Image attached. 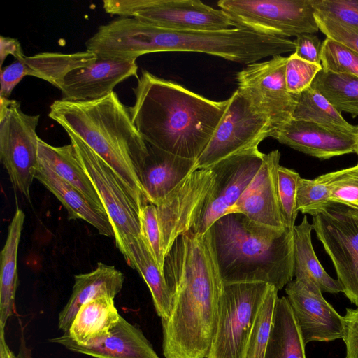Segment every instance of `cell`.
I'll list each match as a JSON object with an SVG mask.
<instances>
[{"instance_id": "6da1fadb", "label": "cell", "mask_w": 358, "mask_h": 358, "mask_svg": "<svg viewBox=\"0 0 358 358\" xmlns=\"http://www.w3.org/2000/svg\"><path fill=\"white\" fill-rule=\"evenodd\" d=\"M163 272L172 299L169 316L161 319L164 357L206 358L224 288L209 231L180 236Z\"/></svg>"}, {"instance_id": "7a4b0ae2", "label": "cell", "mask_w": 358, "mask_h": 358, "mask_svg": "<svg viewBox=\"0 0 358 358\" xmlns=\"http://www.w3.org/2000/svg\"><path fill=\"white\" fill-rule=\"evenodd\" d=\"M131 120L146 143L197 159L219 125L230 99L213 101L143 70L133 88Z\"/></svg>"}, {"instance_id": "3957f363", "label": "cell", "mask_w": 358, "mask_h": 358, "mask_svg": "<svg viewBox=\"0 0 358 358\" xmlns=\"http://www.w3.org/2000/svg\"><path fill=\"white\" fill-rule=\"evenodd\" d=\"M105 40L111 57L133 61L152 52H193L248 65L295 50L294 41L289 38L259 34L243 27L216 31H178L127 17L108 24Z\"/></svg>"}, {"instance_id": "277c9868", "label": "cell", "mask_w": 358, "mask_h": 358, "mask_svg": "<svg viewBox=\"0 0 358 358\" xmlns=\"http://www.w3.org/2000/svg\"><path fill=\"white\" fill-rule=\"evenodd\" d=\"M48 116L66 132L83 140L115 171L139 210L149 203L139 173L148 155L147 143L134 124L129 108L114 91L95 100L54 101Z\"/></svg>"}, {"instance_id": "5b68a950", "label": "cell", "mask_w": 358, "mask_h": 358, "mask_svg": "<svg viewBox=\"0 0 358 358\" xmlns=\"http://www.w3.org/2000/svg\"><path fill=\"white\" fill-rule=\"evenodd\" d=\"M208 231L224 284L264 282L280 290L292 280L293 229L263 227L231 213Z\"/></svg>"}, {"instance_id": "8992f818", "label": "cell", "mask_w": 358, "mask_h": 358, "mask_svg": "<svg viewBox=\"0 0 358 358\" xmlns=\"http://www.w3.org/2000/svg\"><path fill=\"white\" fill-rule=\"evenodd\" d=\"M66 134L104 206L116 247L127 262L132 246L140 238L139 209L111 167L79 137Z\"/></svg>"}, {"instance_id": "52a82bcc", "label": "cell", "mask_w": 358, "mask_h": 358, "mask_svg": "<svg viewBox=\"0 0 358 358\" xmlns=\"http://www.w3.org/2000/svg\"><path fill=\"white\" fill-rule=\"evenodd\" d=\"M103 8L110 15L166 29L216 31L235 27L225 12L199 0H104Z\"/></svg>"}, {"instance_id": "ba28073f", "label": "cell", "mask_w": 358, "mask_h": 358, "mask_svg": "<svg viewBox=\"0 0 358 358\" xmlns=\"http://www.w3.org/2000/svg\"><path fill=\"white\" fill-rule=\"evenodd\" d=\"M270 286L264 282L224 284L206 358H245L250 331Z\"/></svg>"}, {"instance_id": "9c48e42d", "label": "cell", "mask_w": 358, "mask_h": 358, "mask_svg": "<svg viewBox=\"0 0 358 358\" xmlns=\"http://www.w3.org/2000/svg\"><path fill=\"white\" fill-rule=\"evenodd\" d=\"M40 115L24 113L17 100L0 98V159L13 188L30 201L38 166Z\"/></svg>"}, {"instance_id": "30bf717a", "label": "cell", "mask_w": 358, "mask_h": 358, "mask_svg": "<svg viewBox=\"0 0 358 358\" xmlns=\"http://www.w3.org/2000/svg\"><path fill=\"white\" fill-rule=\"evenodd\" d=\"M235 27L287 37L319 31L313 0H220Z\"/></svg>"}, {"instance_id": "8fae6325", "label": "cell", "mask_w": 358, "mask_h": 358, "mask_svg": "<svg viewBox=\"0 0 358 358\" xmlns=\"http://www.w3.org/2000/svg\"><path fill=\"white\" fill-rule=\"evenodd\" d=\"M312 224L343 292L358 307V210L331 202L313 216Z\"/></svg>"}, {"instance_id": "7c38bea8", "label": "cell", "mask_w": 358, "mask_h": 358, "mask_svg": "<svg viewBox=\"0 0 358 358\" xmlns=\"http://www.w3.org/2000/svg\"><path fill=\"white\" fill-rule=\"evenodd\" d=\"M208 144L196 162V169H208L220 160L252 148L275 133L269 118L259 112L238 89Z\"/></svg>"}, {"instance_id": "4fadbf2b", "label": "cell", "mask_w": 358, "mask_h": 358, "mask_svg": "<svg viewBox=\"0 0 358 358\" xmlns=\"http://www.w3.org/2000/svg\"><path fill=\"white\" fill-rule=\"evenodd\" d=\"M264 155L258 147L252 148L230 155L209 168L213 174V185L192 231L204 234L229 213L255 178Z\"/></svg>"}, {"instance_id": "5bb4252c", "label": "cell", "mask_w": 358, "mask_h": 358, "mask_svg": "<svg viewBox=\"0 0 358 358\" xmlns=\"http://www.w3.org/2000/svg\"><path fill=\"white\" fill-rule=\"evenodd\" d=\"M287 57L276 55L247 65L236 78L238 89L259 112L269 118L275 132L292 120L295 106L294 95L287 89Z\"/></svg>"}, {"instance_id": "9a60e30c", "label": "cell", "mask_w": 358, "mask_h": 358, "mask_svg": "<svg viewBox=\"0 0 358 358\" xmlns=\"http://www.w3.org/2000/svg\"><path fill=\"white\" fill-rule=\"evenodd\" d=\"M208 169L189 174L156 206L157 218L165 255L175 241L197 223L213 185Z\"/></svg>"}, {"instance_id": "2e32d148", "label": "cell", "mask_w": 358, "mask_h": 358, "mask_svg": "<svg viewBox=\"0 0 358 358\" xmlns=\"http://www.w3.org/2000/svg\"><path fill=\"white\" fill-rule=\"evenodd\" d=\"M285 292L305 345L343 338V317L317 287L295 279L286 285Z\"/></svg>"}, {"instance_id": "e0dca14e", "label": "cell", "mask_w": 358, "mask_h": 358, "mask_svg": "<svg viewBox=\"0 0 358 358\" xmlns=\"http://www.w3.org/2000/svg\"><path fill=\"white\" fill-rule=\"evenodd\" d=\"M137 71L136 61L97 56L90 64L65 76L59 88L62 99L83 101L103 98L121 82L137 77Z\"/></svg>"}, {"instance_id": "ac0fdd59", "label": "cell", "mask_w": 358, "mask_h": 358, "mask_svg": "<svg viewBox=\"0 0 358 358\" xmlns=\"http://www.w3.org/2000/svg\"><path fill=\"white\" fill-rule=\"evenodd\" d=\"M280 159L278 150L265 154L255 178L228 213L243 214L251 222L263 227L275 229L286 228L278 193Z\"/></svg>"}, {"instance_id": "d6986e66", "label": "cell", "mask_w": 358, "mask_h": 358, "mask_svg": "<svg viewBox=\"0 0 358 358\" xmlns=\"http://www.w3.org/2000/svg\"><path fill=\"white\" fill-rule=\"evenodd\" d=\"M272 137L282 144L320 159L356 152V134L334 130L303 120L292 119Z\"/></svg>"}, {"instance_id": "ffe728a7", "label": "cell", "mask_w": 358, "mask_h": 358, "mask_svg": "<svg viewBox=\"0 0 358 358\" xmlns=\"http://www.w3.org/2000/svg\"><path fill=\"white\" fill-rule=\"evenodd\" d=\"M50 341L94 358H159L143 331L122 316L108 336L92 344H79L66 334Z\"/></svg>"}, {"instance_id": "44dd1931", "label": "cell", "mask_w": 358, "mask_h": 358, "mask_svg": "<svg viewBox=\"0 0 358 358\" xmlns=\"http://www.w3.org/2000/svg\"><path fill=\"white\" fill-rule=\"evenodd\" d=\"M148 155L139 179L149 203L158 206L189 174L196 171V159L182 157L147 143Z\"/></svg>"}, {"instance_id": "7402d4cb", "label": "cell", "mask_w": 358, "mask_h": 358, "mask_svg": "<svg viewBox=\"0 0 358 358\" xmlns=\"http://www.w3.org/2000/svg\"><path fill=\"white\" fill-rule=\"evenodd\" d=\"M124 279L120 271L101 262L91 272L76 275L71 294L59 314V329L63 334L67 333L76 313L85 303L101 296L114 299L121 291Z\"/></svg>"}, {"instance_id": "603a6c76", "label": "cell", "mask_w": 358, "mask_h": 358, "mask_svg": "<svg viewBox=\"0 0 358 358\" xmlns=\"http://www.w3.org/2000/svg\"><path fill=\"white\" fill-rule=\"evenodd\" d=\"M34 177L62 203L67 210L69 220H83L100 234L115 238L108 215L97 210L78 189L39 161Z\"/></svg>"}, {"instance_id": "cb8c5ba5", "label": "cell", "mask_w": 358, "mask_h": 358, "mask_svg": "<svg viewBox=\"0 0 358 358\" xmlns=\"http://www.w3.org/2000/svg\"><path fill=\"white\" fill-rule=\"evenodd\" d=\"M38 161L78 189L97 210L107 215L101 199L71 143L54 146L39 138Z\"/></svg>"}, {"instance_id": "d4e9b609", "label": "cell", "mask_w": 358, "mask_h": 358, "mask_svg": "<svg viewBox=\"0 0 358 358\" xmlns=\"http://www.w3.org/2000/svg\"><path fill=\"white\" fill-rule=\"evenodd\" d=\"M313 225L306 215L301 222L295 225L294 233V275L296 280L317 287L322 292H343L338 280L332 278L322 267L314 251L311 232Z\"/></svg>"}, {"instance_id": "484cf974", "label": "cell", "mask_w": 358, "mask_h": 358, "mask_svg": "<svg viewBox=\"0 0 358 358\" xmlns=\"http://www.w3.org/2000/svg\"><path fill=\"white\" fill-rule=\"evenodd\" d=\"M120 317L113 298L99 297L81 306L66 334L79 344L90 345L108 336Z\"/></svg>"}, {"instance_id": "4316f807", "label": "cell", "mask_w": 358, "mask_h": 358, "mask_svg": "<svg viewBox=\"0 0 358 358\" xmlns=\"http://www.w3.org/2000/svg\"><path fill=\"white\" fill-rule=\"evenodd\" d=\"M24 217L23 211L17 208L9 224L6 241L1 252L0 330H5L7 321L15 310L17 251Z\"/></svg>"}, {"instance_id": "83f0119b", "label": "cell", "mask_w": 358, "mask_h": 358, "mask_svg": "<svg viewBox=\"0 0 358 358\" xmlns=\"http://www.w3.org/2000/svg\"><path fill=\"white\" fill-rule=\"evenodd\" d=\"M305 345L287 298L278 297L264 358H306Z\"/></svg>"}, {"instance_id": "f1b7e54d", "label": "cell", "mask_w": 358, "mask_h": 358, "mask_svg": "<svg viewBox=\"0 0 358 358\" xmlns=\"http://www.w3.org/2000/svg\"><path fill=\"white\" fill-rule=\"evenodd\" d=\"M97 58L87 50L74 53L41 52L22 59L27 76L50 83L59 90L63 79L70 71L82 68Z\"/></svg>"}, {"instance_id": "f546056e", "label": "cell", "mask_w": 358, "mask_h": 358, "mask_svg": "<svg viewBox=\"0 0 358 358\" xmlns=\"http://www.w3.org/2000/svg\"><path fill=\"white\" fill-rule=\"evenodd\" d=\"M127 263L138 272L148 285L157 315L161 319L167 317L171 308V294L164 272L159 268L141 238L132 246Z\"/></svg>"}, {"instance_id": "4dcf8cb0", "label": "cell", "mask_w": 358, "mask_h": 358, "mask_svg": "<svg viewBox=\"0 0 358 358\" xmlns=\"http://www.w3.org/2000/svg\"><path fill=\"white\" fill-rule=\"evenodd\" d=\"M292 119L315 123L329 129L357 134V126L348 122L340 112L311 87L294 95Z\"/></svg>"}, {"instance_id": "1f68e13d", "label": "cell", "mask_w": 358, "mask_h": 358, "mask_svg": "<svg viewBox=\"0 0 358 358\" xmlns=\"http://www.w3.org/2000/svg\"><path fill=\"white\" fill-rule=\"evenodd\" d=\"M311 87L321 94L338 112L358 116V78L322 69Z\"/></svg>"}, {"instance_id": "d6a6232c", "label": "cell", "mask_w": 358, "mask_h": 358, "mask_svg": "<svg viewBox=\"0 0 358 358\" xmlns=\"http://www.w3.org/2000/svg\"><path fill=\"white\" fill-rule=\"evenodd\" d=\"M278 289L271 285L250 331L245 358H264L274 315Z\"/></svg>"}, {"instance_id": "836d02e7", "label": "cell", "mask_w": 358, "mask_h": 358, "mask_svg": "<svg viewBox=\"0 0 358 358\" xmlns=\"http://www.w3.org/2000/svg\"><path fill=\"white\" fill-rule=\"evenodd\" d=\"M320 176L328 187L331 202L358 210V164Z\"/></svg>"}, {"instance_id": "e575fe53", "label": "cell", "mask_w": 358, "mask_h": 358, "mask_svg": "<svg viewBox=\"0 0 358 358\" xmlns=\"http://www.w3.org/2000/svg\"><path fill=\"white\" fill-rule=\"evenodd\" d=\"M320 60L324 70L358 78V53L336 41L329 38L324 39Z\"/></svg>"}, {"instance_id": "d590c367", "label": "cell", "mask_w": 358, "mask_h": 358, "mask_svg": "<svg viewBox=\"0 0 358 358\" xmlns=\"http://www.w3.org/2000/svg\"><path fill=\"white\" fill-rule=\"evenodd\" d=\"M301 176L293 169L282 166L278 170V193L285 227L293 229L299 211L296 208V192Z\"/></svg>"}, {"instance_id": "8d00e7d4", "label": "cell", "mask_w": 358, "mask_h": 358, "mask_svg": "<svg viewBox=\"0 0 358 358\" xmlns=\"http://www.w3.org/2000/svg\"><path fill=\"white\" fill-rule=\"evenodd\" d=\"M331 203L328 187L320 176L313 180L300 178L296 192L299 212L313 216Z\"/></svg>"}, {"instance_id": "74e56055", "label": "cell", "mask_w": 358, "mask_h": 358, "mask_svg": "<svg viewBox=\"0 0 358 358\" xmlns=\"http://www.w3.org/2000/svg\"><path fill=\"white\" fill-rule=\"evenodd\" d=\"M138 217L140 238L159 268L163 271L166 255L162 243L156 206L151 203L143 206L139 210Z\"/></svg>"}, {"instance_id": "f35d334b", "label": "cell", "mask_w": 358, "mask_h": 358, "mask_svg": "<svg viewBox=\"0 0 358 358\" xmlns=\"http://www.w3.org/2000/svg\"><path fill=\"white\" fill-rule=\"evenodd\" d=\"M322 69L321 64L305 61L292 53L287 57L285 70L288 92L296 95L311 87L314 78Z\"/></svg>"}, {"instance_id": "ab89813d", "label": "cell", "mask_w": 358, "mask_h": 358, "mask_svg": "<svg viewBox=\"0 0 358 358\" xmlns=\"http://www.w3.org/2000/svg\"><path fill=\"white\" fill-rule=\"evenodd\" d=\"M315 12L358 29V0H313Z\"/></svg>"}, {"instance_id": "60d3db41", "label": "cell", "mask_w": 358, "mask_h": 358, "mask_svg": "<svg viewBox=\"0 0 358 358\" xmlns=\"http://www.w3.org/2000/svg\"><path fill=\"white\" fill-rule=\"evenodd\" d=\"M319 30L327 38L336 41L358 53V29L343 24L315 13Z\"/></svg>"}, {"instance_id": "b9f144b4", "label": "cell", "mask_w": 358, "mask_h": 358, "mask_svg": "<svg viewBox=\"0 0 358 358\" xmlns=\"http://www.w3.org/2000/svg\"><path fill=\"white\" fill-rule=\"evenodd\" d=\"M294 54L299 58L315 64H321L322 42L313 34H302L296 36Z\"/></svg>"}, {"instance_id": "7bdbcfd3", "label": "cell", "mask_w": 358, "mask_h": 358, "mask_svg": "<svg viewBox=\"0 0 358 358\" xmlns=\"http://www.w3.org/2000/svg\"><path fill=\"white\" fill-rule=\"evenodd\" d=\"M343 317V340L345 358H358V308H347Z\"/></svg>"}, {"instance_id": "ee69618b", "label": "cell", "mask_w": 358, "mask_h": 358, "mask_svg": "<svg viewBox=\"0 0 358 358\" xmlns=\"http://www.w3.org/2000/svg\"><path fill=\"white\" fill-rule=\"evenodd\" d=\"M26 76L22 60H15L4 69H1L0 98L9 99L15 87Z\"/></svg>"}, {"instance_id": "f6af8a7d", "label": "cell", "mask_w": 358, "mask_h": 358, "mask_svg": "<svg viewBox=\"0 0 358 358\" xmlns=\"http://www.w3.org/2000/svg\"><path fill=\"white\" fill-rule=\"evenodd\" d=\"M8 55L13 56L15 60H22L26 57L17 39L1 36L0 37V62L1 68L4 60Z\"/></svg>"}, {"instance_id": "bcb514c9", "label": "cell", "mask_w": 358, "mask_h": 358, "mask_svg": "<svg viewBox=\"0 0 358 358\" xmlns=\"http://www.w3.org/2000/svg\"><path fill=\"white\" fill-rule=\"evenodd\" d=\"M0 357L1 358H16V355L6 343L5 330H0Z\"/></svg>"}, {"instance_id": "7dc6e473", "label": "cell", "mask_w": 358, "mask_h": 358, "mask_svg": "<svg viewBox=\"0 0 358 358\" xmlns=\"http://www.w3.org/2000/svg\"><path fill=\"white\" fill-rule=\"evenodd\" d=\"M16 358H33L31 350L27 347L23 334L20 337L19 350Z\"/></svg>"}, {"instance_id": "c3c4849f", "label": "cell", "mask_w": 358, "mask_h": 358, "mask_svg": "<svg viewBox=\"0 0 358 358\" xmlns=\"http://www.w3.org/2000/svg\"><path fill=\"white\" fill-rule=\"evenodd\" d=\"M357 134H357V144H356V152H355V153L358 156V125L357 126ZM357 164H358V162H357Z\"/></svg>"}]
</instances>
